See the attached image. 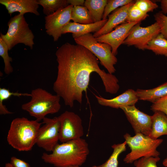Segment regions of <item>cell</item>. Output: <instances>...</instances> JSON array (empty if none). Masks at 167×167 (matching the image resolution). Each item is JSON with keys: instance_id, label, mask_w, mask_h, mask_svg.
<instances>
[{"instance_id": "obj_1", "label": "cell", "mask_w": 167, "mask_h": 167, "mask_svg": "<svg viewBox=\"0 0 167 167\" xmlns=\"http://www.w3.org/2000/svg\"><path fill=\"white\" fill-rule=\"evenodd\" d=\"M55 55L58 71L53 89L66 105L72 108L75 101L82 103L83 92H86L94 72L100 77L106 92L114 94L118 91L117 78L101 69L98 59L84 47L66 42L58 49Z\"/></svg>"}, {"instance_id": "obj_2", "label": "cell", "mask_w": 167, "mask_h": 167, "mask_svg": "<svg viewBox=\"0 0 167 167\" xmlns=\"http://www.w3.org/2000/svg\"><path fill=\"white\" fill-rule=\"evenodd\" d=\"M50 154L43 153L41 158L56 167L82 165L89 153L88 143L82 138L58 143Z\"/></svg>"}, {"instance_id": "obj_3", "label": "cell", "mask_w": 167, "mask_h": 167, "mask_svg": "<svg viewBox=\"0 0 167 167\" xmlns=\"http://www.w3.org/2000/svg\"><path fill=\"white\" fill-rule=\"evenodd\" d=\"M42 123L25 117L14 119L7 135L8 144L19 151L31 150L36 144L38 131Z\"/></svg>"}, {"instance_id": "obj_4", "label": "cell", "mask_w": 167, "mask_h": 167, "mask_svg": "<svg viewBox=\"0 0 167 167\" xmlns=\"http://www.w3.org/2000/svg\"><path fill=\"white\" fill-rule=\"evenodd\" d=\"M31 99L21 105V109L36 118L38 122L42 120L49 114L59 112L61 108L60 97L53 95L41 88L32 90Z\"/></svg>"}, {"instance_id": "obj_5", "label": "cell", "mask_w": 167, "mask_h": 167, "mask_svg": "<svg viewBox=\"0 0 167 167\" xmlns=\"http://www.w3.org/2000/svg\"><path fill=\"white\" fill-rule=\"evenodd\" d=\"M123 137L131 150L123 159L125 163L132 164L143 157H157L160 155L157 149L163 142V139H153L141 133L135 134L132 136L126 133Z\"/></svg>"}, {"instance_id": "obj_6", "label": "cell", "mask_w": 167, "mask_h": 167, "mask_svg": "<svg viewBox=\"0 0 167 167\" xmlns=\"http://www.w3.org/2000/svg\"><path fill=\"white\" fill-rule=\"evenodd\" d=\"M7 25V32L5 34L1 33L0 38L7 45L9 50L19 43L29 47L31 49H33L34 36L24 15L19 14L11 17Z\"/></svg>"}, {"instance_id": "obj_7", "label": "cell", "mask_w": 167, "mask_h": 167, "mask_svg": "<svg viewBox=\"0 0 167 167\" xmlns=\"http://www.w3.org/2000/svg\"><path fill=\"white\" fill-rule=\"evenodd\" d=\"M76 44L81 45L91 51L99 60L108 73L113 74L116 70L114 66L118 61L109 44L98 42L91 33L74 38Z\"/></svg>"}, {"instance_id": "obj_8", "label": "cell", "mask_w": 167, "mask_h": 167, "mask_svg": "<svg viewBox=\"0 0 167 167\" xmlns=\"http://www.w3.org/2000/svg\"><path fill=\"white\" fill-rule=\"evenodd\" d=\"M58 117L60 123L59 141L61 142L79 139L84 136L82 120L77 114L66 111Z\"/></svg>"}, {"instance_id": "obj_9", "label": "cell", "mask_w": 167, "mask_h": 167, "mask_svg": "<svg viewBox=\"0 0 167 167\" xmlns=\"http://www.w3.org/2000/svg\"><path fill=\"white\" fill-rule=\"evenodd\" d=\"M38 131L36 144L47 152H52L59 141L60 123L58 117H45Z\"/></svg>"}, {"instance_id": "obj_10", "label": "cell", "mask_w": 167, "mask_h": 167, "mask_svg": "<svg viewBox=\"0 0 167 167\" xmlns=\"http://www.w3.org/2000/svg\"><path fill=\"white\" fill-rule=\"evenodd\" d=\"M140 25V22L132 27L123 44L144 50L148 43L160 33V28L156 22L145 27Z\"/></svg>"}, {"instance_id": "obj_11", "label": "cell", "mask_w": 167, "mask_h": 167, "mask_svg": "<svg viewBox=\"0 0 167 167\" xmlns=\"http://www.w3.org/2000/svg\"><path fill=\"white\" fill-rule=\"evenodd\" d=\"M73 7L72 5H69L45 17L46 32L52 37L54 41L58 40L62 35L63 28L70 22Z\"/></svg>"}, {"instance_id": "obj_12", "label": "cell", "mask_w": 167, "mask_h": 167, "mask_svg": "<svg viewBox=\"0 0 167 167\" xmlns=\"http://www.w3.org/2000/svg\"><path fill=\"white\" fill-rule=\"evenodd\" d=\"M124 112L135 134L149 136L152 131V117L139 110L135 105L122 107Z\"/></svg>"}, {"instance_id": "obj_13", "label": "cell", "mask_w": 167, "mask_h": 167, "mask_svg": "<svg viewBox=\"0 0 167 167\" xmlns=\"http://www.w3.org/2000/svg\"><path fill=\"white\" fill-rule=\"evenodd\" d=\"M141 22H125L117 26L111 32L96 38L98 42L109 44L112 48V52L115 55L118 49L122 44L132 27Z\"/></svg>"}, {"instance_id": "obj_14", "label": "cell", "mask_w": 167, "mask_h": 167, "mask_svg": "<svg viewBox=\"0 0 167 167\" xmlns=\"http://www.w3.org/2000/svg\"><path fill=\"white\" fill-rule=\"evenodd\" d=\"M135 2H132L114 11L108 16V19L104 25L99 31L94 33L93 36L96 38L102 35L106 34L113 31L117 26L126 22L128 10L129 7Z\"/></svg>"}, {"instance_id": "obj_15", "label": "cell", "mask_w": 167, "mask_h": 167, "mask_svg": "<svg viewBox=\"0 0 167 167\" xmlns=\"http://www.w3.org/2000/svg\"><path fill=\"white\" fill-rule=\"evenodd\" d=\"M98 103L100 105L119 109L122 107L135 105L139 99L136 91L128 89L118 96L110 99L105 98L95 95Z\"/></svg>"}, {"instance_id": "obj_16", "label": "cell", "mask_w": 167, "mask_h": 167, "mask_svg": "<svg viewBox=\"0 0 167 167\" xmlns=\"http://www.w3.org/2000/svg\"><path fill=\"white\" fill-rule=\"evenodd\" d=\"M0 3L6 7L11 15L16 12L24 15L28 13L40 15L37 0H0Z\"/></svg>"}, {"instance_id": "obj_17", "label": "cell", "mask_w": 167, "mask_h": 167, "mask_svg": "<svg viewBox=\"0 0 167 167\" xmlns=\"http://www.w3.org/2000/svg\"><path fill=\"white\" fill-rule=\"evenodd\" d=\"M108 19L89 24H81L74 22H70L62 30V34L72 33L73 38L91 32L99 31L104 25Z\"/></svg>"}, {"instance_id": "obj_18", "label": "cell", "mask_w": 167, "mask_h": 167, "mask_svg": "<svg viewBox=\"0 0 167 167\" xmlns=\"http://www.w3.org/2000/svg\"><path fill=\"white\" fill-rule=\"evenodd\" d=\"M152 131L149 136L157 139L163 135H167V116L163 112L156 111L152 115Z\"/></svg>"}, {"instance_id": "obj_19", "label": "cell", "mask_w": 167, "mask_h": 167, "mask_svg": "<svg viewBox=\"0 0 167 167\" xmlns=\"http://www.w3.org/2000/svg\"><path fill=\"white\" fill-rule=\"evenodd\" d=\"M139 100L152 103L167 95V81L153 88L138 89L136 91Z\"/></svg>"}, {"instance_id": "obj_20", "label": "cell", "mask_w": 167, "mask_h": 167, "mask_svg": "<svg viewBox=\"0 0 167 167\" xmlns=\"http://www.w3.org/2000/svg\"><path fill=\"white\" fill-rule=\"evenodd\" d=\"M107 0H86L84 6L89 11L94 23L99 22L102 19Z\"/></svg>"}, {"instance_id": "obj_21", "label": "cell", "mask_w": 167, "mask_h": 167, "mask_svg": "<svg viewBox=\"0 0 167 167\" xmlns=\"http://www.w3.org/2000/svg\"><path fill=\"white\" fill-rule=\"evenodd\" d=\"M71 20L75 23L81 24L94 23L89 11L84 6H73Z\"/></svg>"}, {"instance_id": "obj_22", "label": "cell", "mask_w": 167, "mask_h": 167, "mask_svg": "<svg viewBox=\"0 0 167 167\" xmlns=\"http://www.w3.org/2000/svg\"><path fill=\"white\" fill-rule=\"evenodd\" d=\"M146 49L151 50L156 55L167 57V39L160 33L148 43Z\"/></svg>"}, {"instance_id": "obj_23", "label": "cell", "mask_w": 167, "mask_h": 167, "mask_svg": "<svg viewBox=\"0 0 167 167\" xmlns=\"http://www.w3.org/2000/svg\"><path fill=\"white\" fill-rule=\"evenodd\" d=\"M127 144L125 141L122 143L114 144L112 146L113 152L108 159L104 163L92 167H118V158L119 155L126 149Z\"/></svg>"}, {"instance_id": "obj_24", "label": "cell", "mask_w": 167, "mask_h": 167, "mask_svg": "<svg viewBox=\"0 0 167 167\" xmlns=\"http://www.w3.org/2000/svg\"><path fill=\"white\" fill-rule=\"evenodd\" d=\"M38 4L43 7V13L49 15L68 5L67 0H37Z\"/></svg>"}, {"instance_id": "obj_25", "label": "cell", "mask_w": 167, "mask_h": 167, "mask_svg": "<svg viewBox=\"0 0 167 167\" xmlns=\"http://www.w3.org/2000/svg\"><path fill=\"white\" fill-rule=\"evenodd\" d=\"M31 94L28 93H20L18 92H12L9 89L5 88H0V114L6 115L11 114L13 112L9 111L6 106L3 104V102L8 99L12 96L19 97L20 96H31Z\"/></svg>"}, {"instance_id": "obj_26", "label": "cell", "mask_w": 167, "mask_h": 167, "mask_svg": "<svg viewBox=\"0 0 167 167\" xmlns=\"http://www.w3.org/2000/svg\"><path fill=\"white\" fill-rule=\"evenodd\" d=\"M8 46L5 42L0 38V56L3 58L4 64V71L6 75L11 73L13 69L11 62H12V58L9 56Z\"/></svg>"}, {"instance_id": "obj_27", "label": "cell", "mask_w": 167, "mask_h": 167, "mask_svg": "<svg viewBox=\"0 0 167 167\" xmlns=\"http://www.w3.org/2000/svg\"><path fill=\"white\" fill-rule=\"evenodd\" d=\"M148 15L142 12L134 3L128 9L126 22H141Z\"/></svg>"}, {"instance_id": "obj_28", "label": "cell", "mask_w": 167, "mask_h": 167, "mask_svg": "<svg viewBox=\"0 0 167 167\" xmlns=\"http://www.w3.org/2000/svg\"><path fill=\"white\" fill-rule=\"evenodd\" d=\"M133 1L131 0H108L105 7L102 19H107V17L113 11L119 7L126 5Z\"/></svg>"}, {"instance_id": "obj_29", "label": "cell", "mask_w": 167, "mask_h": 167, "mask_svg": "<svg viewBox=\"0 0 167 167\" xmlns=\"http://www.w3.org/2000/svg\"><path fill=\"white\" fill-rule=\"evenodd\" d=\"M160 160L159 156L143 157L133 162L134 167H158L157 163Z\"/></svg>"}, {"instance_id": "obj_30", "label": "cell", "mask_w": 167, "mask_h": 167, "mask_svg": "<svg viewBox=\"0 0 167 167\" xmlns=\"http://www.w3.org/2000/svg\"><path fill=\"white\" fill-rule=\"evenodd\" d=\"M154 17L160 28V33L167 39V16L161 11L155 14Z\"/></svg>"}, {"instance_id": "obj_31", "label": "cell", "mask_w": 167, "mask_h": 167, "mask_svg": "<svg viewBox=\"0 0 167 167\" xmlns=\"http://www.w3.org/2000/svg\"><path fill=\"white\" fill-rule=\"evenodd\" d=\"M135 4L142 12L146 14L153 11L158 7L156 3L149 0H137Z\"/></svg>"}, {"instance_id": "obj_32", "label": "cell", "mask_w": 167, "mask_h": 167, "mask_svg": "<svg viewBox=\"0 0 167 167\" xmlns=\"http://www.w3.org/2000/svg\"><path fill=\"white\" fill-rule=\"evenodd\" d=\"M151 109L154 112L161 111L167 116V95L153 103L151 106Z\"/></svg>"}, {"instance_id": "obj_33", "label": "cell", "mask_w": 167, "mask_h": 167, "mask_svg": "<svg viewBox=\"0 0 167 167\" xmlns=\"http://www.w3.org/2000/svg\"><path fill=\"white\" fill-rule=\"evenodd\" d=\"M10 163L13 167H30L28 163L14 156L11 157Z\"/></svg>"}, {"instance_id": "obj_34", "label": "cell", "mask_w": 167, "mask_h": 167, "mask_svg": "<svg viewBox=\"0 0 167 167\" xmlns=\"http://www.w3.org/2000/svg\"><path fill=\"white\" fill-rule=\"evenodd\" d=\"M85 0H67L68 5H71L73 6H84Z\"/></svg>"}, {"instance_id": "obj_35", "label": "cell", "mask_w": 167, "mask_h": 167, "mask_svg": "<svg viewBox=\"0 0 167 167\" xmlns=\"http://www.w3.org/2000/svg\"><path fill=\"white\" fill-rule=\"evenodd\" d=\"M161 12L165 15L167 14V0L161 1Z\"/></svg>"}, {"instance_id": "obj_36", "label": "cell", "mask_w": 167, "mask_h": 167, "mask_svg": "<svg viewBox=\"0 0 167 167\" xmlns=\"http://www.w3.org/2000/svg\"><path fill=\"white\" fill-rule=\"evenodd\" d=\"M162 164L165 167H167V156L163 160Z\"/></svg>"}, {"instance_id": "obj_37", "label": "cell", "mask_w": 167, "mask_h": 167, "mask_svg": "<svg viewBox=\"0 0 167 167\" xmlns=\"http://www.w3.org/2000/svg\"><path fill=\"white\" fill-rule=\"evenodd\" d=\"M5 167H13L10 163H7L5 164Z\"/></svg>"}, {"instance_id": "obj_38", "label": "cell", "mask_w": 167, "mask_h": 167, "mask_svg": "<svg viewBox=\"0 0 167 167\" xmlns=\"http://www.w3.org/2000/svg\"><path fill=\"white\" fill-rule=\"evenodd\" d=\"M80 167V166H71V167Z\"/></svg>"}]
</instances>
